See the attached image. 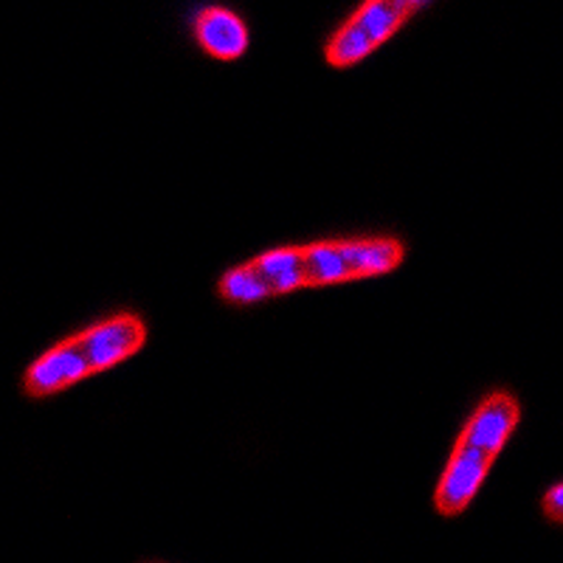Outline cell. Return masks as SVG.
<instances>
[{
    "instance_id": "cell-6",
    "label": "cell",
    "mask_w": 563,
    "mask_h": 563,
    "mask_svg": "<svg viewBox=\"0 0 563 563\" xmlns=\"http://www.w3.org/2000/svg\"><path fill=\"white\" fill-rule=\"evenodd\" d=\"M541 510H544V516L550 521L563 525V482H558V485H552L550 490L544 493V499H541Z\"/></svg>"
},
{
    "instance_id": "cell-5",
    "label": "cell",
    "mask_w": 563,
    "mask_h": 563,
    "mask_svg": "<svg viewBox=\"0 0 563 563\" xmlns=\"http://www.w3.org/2000/svg\"><path fill=\"white\" fill-rule=\"evenodd\" d=\"M195 43L218 63H238L245 57L251 43L249 23L234 9L211 3L203 7L192 20Z\"/></svg>"
},
{
    "instance_id": "cell-1",
    "label": "cell",
    "mask_w": 563,
    "mask_h": 563,
    "mask_svg": "<svg viewBox=\"0 0 563 563\" xmlns=\"http://www.w3.org/2000/svg\"><path fill=\"white\" fill-rule=\"evenodd\" d=\"M404 260L406 243L395 234H358L282 245L225 271L218 279V296L225 305L245 308L305 288H330L391 274L404 265Z\"/></svg>"
},
{
    "instance_id": "cell-2",
    "label": "cell",
    "mask_w": 563,
    "mask_h": 563,
    "mask_svg": "<svg viewBox=\"0 0 563 563\" xmlns=\"http://www.w3.org/2000/svg\"><path fill=\"white\" fill-rule=\"evenodd\" d=\"M150 327L135 313H115L57 341L23 372V395L43 400L128 361L147 344Z\"/></svg>"
},
{
    "instance_id": "cell-3",
    "label": "cell",
    "mask_w": 563,
    "mask_h": 563,
    "mask_svg": "<svg viewBox=\"0 0 563 563\" xmlns=\"http://www.w3.org/2000/svg\"><path fill=\"white\" fill-rule=\"evenodd\" d=\"M519 397L507 389L490 391L476 406L474 415L467 417L434 487V510L442 519H456L474 505L493 462L499 460L512 431L519 429Z\"/></svg>"
},
{
    "instance_id": "cell-4",
    "label": "cell",
    "mask_w": 563,
    "mask_h": 563,
    "mask_svg": "<svg viewBox=\"0 0 563 563\" xmlns=\"http://www.w3.org/2000/svg\"><path fill=\"white\" fill-rule=\"evenodd\" d=\"M429 3L431 0H361V7L327 40V65L352 68L364 63Z\"/></svg>"
}]
</instances>
